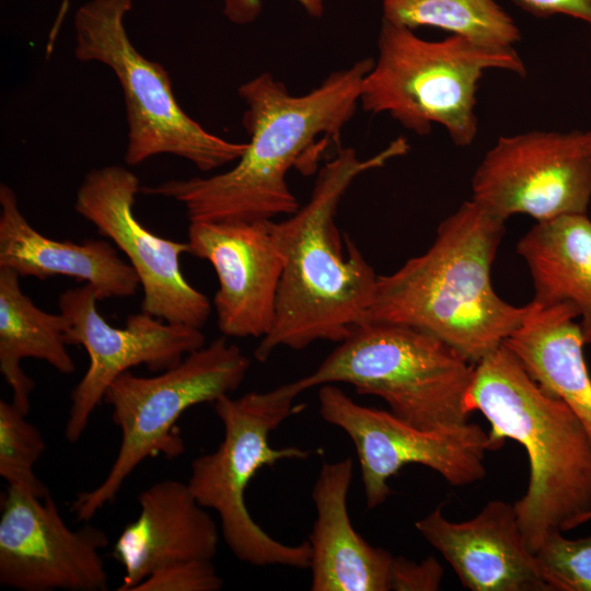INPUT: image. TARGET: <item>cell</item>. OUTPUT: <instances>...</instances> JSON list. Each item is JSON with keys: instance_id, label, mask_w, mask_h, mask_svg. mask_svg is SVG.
Segmentation results:
<instances>
[{"instance_id": "obj_1", "label": "cell", "mask_w": 591, "mask_h": 591, "mask_svg": "<svg viewBox=\"0 0 591 591\" xmlns=\"http://www.w3.org/2000/svg\"><path fill=\"white\" fill-rule=\"evenodd\" d=\"M363 58L327 76L303 95H292L268 72L244 82L242 123L247 148L232 169L201 177L169 179L140 188L147 196L183 205L189 222H251L294 213L300 204L288 172L317 153L321 136L337 142L360 104L361 86L373 67Z\"/></svg>"}, {"instance_id": "obj_2", "label": "cell", "mask_w": 591, "mask_h": 591, "mask_svg": "<svg viewBox=\"0 0 591 591\" xmlns=\"http://www.w3.org/2000/svg\"><path fill=\"white\" fill-rule=\"evenodd\" d=\"M398 137L360 159L340 149L320 170L309 200L280 222L274 234L283 259L276 313L254 357L264 362L281 347L301 350L318 340L340 343L368 322L378 276L357 244L335 224L338 205L361 174L408 152Z\"/></svg>"}, {"instance_id": "obj_3", "label": "cell", "mask_w": 591, "mask_h": 591, "mask_svg": "<svg viewBox=\"0 0 591 591\" xmlns=\"http://www.w3.org/2000/svg\"><path fill=\"white\" fill-rule=\"evenodd\" d=\"M505 221L473 199L463 202L424 254L378 276L368 322L428 333L478 363L503 345L526 311L503 301L491 283Z\"/></svg>"}, {"instance_id": "obj_4", "label": "cell", "mask_w": 591, "mask_h": 591, "mask_svg": "<svg viewBox=\"0 0 591 591\" xmlns=\"http://www.w3.org/2000/svg\"><path fill=\"white\" fill-rule=\"evenodd\" d=\"M466 405L490 424L496 449L512 439L526 451L529 485L513 508L529 548L576 528L591 510V442L573 412L543 392L505 345L475 364Z\"/></svg>"}, {"instance_id": "obj_5", "label": "cell", "mask_w": 591, "mask_h": 591, "mask_svg": "<svg viewBox=\"0 0 591 591\" xmlns=\"http://www.w3.org/2000/svg\"><path fill=\"white\" fill-rule=\"evenodd\" d=\"M475 364L441 339L413 327L367 322L338 343L310 374L286 387L293 395L347 383L383 399L417 428L438 430L467 422Z\"/></svg>"}, {"instance_id": "obj_6", "label": "cell", "mask_w": 591, "mask_h": 591, "mask_svg": "<svg viewBox=\"0 0 591 591\" xmlns=\"http://www.w3.org/2000/svg\"><path fill=\"white\" fill-rule=\"evenodd\" d=\"M487 69L526 74L514 48L486 47L456 35L426 40L382 19L378 58L363 79L360 105L389 114L418 136L441 125L454 144L468 147L477 135L476 91Z\"/></svg>"}, {"instance_id": "obj_7", "label": "cell", "mask_w": 591, "mask_h": 591, "mask_svg": "<svg viewBox=\"0 0 591 591\" xmlns=\"http://www.w3.org/2000/svg\"><path fill=\"white\" fill-rule=\"evenodd\" d=\"M134 0H91L74 14L76 59L100 62L117 78L124 95L127 144L124 160L135 166L171 154L210 172L236 162L247 143L232 142L188 116L177 102L163 65L131 43L125 16Z\"/></svg>"}, {"instance_id": "obj_8", "label": "cell", "mask_w": 591, "mask_h": 591, "mask_svg": "<svg viewBox=\"0 0 591 591\" xmlns=\"http://www.w3.org/2000/svg\"><path fill=\"white\" fill-rule=\"evenodd\" d=\"M296 395L280 385L267 392H248L241 397L223 395L213 408L223 426L218 448L194 459L187 485L195 499L220 519L223 538L241 561L254 566H286L309 569L308 541L285 544L254 521L245 503V490L264 466L282 460H303L310 451L299 447L275 449L270 433L299 412Z\"/></svg>"}, {"instance_id": "obj_9", "label": "cell", "mask_w": 591, "mask_h": 591, "mask_svg": "<svg viewBox=\"0 0 591 591\" xmlns=\"http://www.w3.org/2000/svg\"><path fill=\"white\" fill-rule=\"evenodd\" d=\"M248 368L250 359L239 346L220 337L161 374L139 376L127 371L119 375L103 401L112 407L121 443L104 480L77 495L71 506L76 518L89 521L112 502L125 479L146 459L181 456L185 445L175 424L182 414L235 391Z\"/></svg>"}, {"instance_id": "obj_10", "label": "cell", "mask_w": 591, "mask_h": 591, "mask_svg": "<svg viewBox=\"0 0 591 591\" xmlns=\"http://www.w3.org/2000/svg\"><path fill=\"white\" fill-rule=\"evenodd\" d=\"M318 413L352 441L361 472L367 507L374 509L392 494L389 479L404 466H426L453 486L486 475L485 455L497 450L477 424L451 428H417L391 412L359 405L335 384L320 386Z\"/></svg>"}, {"instance_id": "obj_11", "label": "cell", "mask_w": 591, "mask_h": 591, "mask_svg": "<svg viewBox=\"0 0 591 591\" xmlns=\"http://www.w3.org/2000/svg\"><path fill=\"white\" fill-rule=\"evenodd\" d=\"M591 131L499 137L472 177V199L507 220L586 215L591 200Z\"/></svg>"}, {"instance_id": "obj_12", "label": "cell", "mask_w": 591, "mask_h": 591, "mask_svg": "<svg viewBox=\"0 0 591 591\" xmlns=\"http://www.w3.org/2000/svg\"><path fill=\"white\" fill-rule=\"evenodd\" d=\"M140 188L138 176L121 165L94 169L77 190L74 210L126 255L143 291L141 311L201 328L211 304L182 273L181 256L190 254L189 244L161 237L138 220L134 206Z\"/></svg>"}, {"instance_id": "obj_13", "label": "cell", "mask_w": 591, "mask_h": 591, "mask_svg": "<svg viewBox=\"0 0 591 591\" xmlns=\"http://www.w3.org/2000/svg\"><path fill=\"white\" fill-rule=\"evenodd\" d=\"M97 301L94 290L85 283L58 298L60 313L67 321V345H80L89 356L88 370L70 395L65 437L71 443L80 439L91 415L119 375L140 364L151 371H164L206 343L200 328L167 323L143 311L130 314L125 327H114L99 313Z\"/></svg>"}, {"instance_id": "obj_14", "label": "cell", "mask_w": 591, "mask_h": 591, "mask_svg": "<svg viewBox=\"0 0 591 591\" xmlns=\"http://www.w3.org/2000/svg\"><path fill=\"white\" fill-rule=\"evenodd\" d=\"M106 533L71 530L55 501L9 486L0 515V584L20 591H104Z\"/></svg>"}, {"instance_id": "obj_15", "label": "cell", "mask_w": 591, "mask_h": 591, "mask_svg": "<svg viewBox=\"0 0 591 591\" xmlns=\"http://www.w3.org/2000/svg\"><path fill=\"white\" fill-rule=\"evenodd\" d=\"M274 220L189 222L190 254L217 274V323L228 337H260L270 331L283 259Z\"/></svg>"}, {"instance_id": "obj_16", "label": "cell", "mask_w": 591, "mask_h": 591, "mask_svg": "<svg viewBox=\"0 0 591 591\" xmlns=\"http://www.w3.org/2000/svg\"><path fill=\"white\" fill-rule=\"evenodd\" d=\"M415 528L471 591H549L513 503L490 500L463 522L448 520L437 507Z\"/></svg>"}, {"instance_id": "obj_17", "label": "cell", "mask_w": 591, "mask_h": 591, "mask_svg": "<svg viewBox=\"0 0 591 591\" xmlns=\"http://www.w3.org/2000/svg\"><path fill=\"white\" fill-rule=\"evenodd\" d=\"M138 502V518L125 526L113 548L125 570L118 591H132L155 570L177 561L212 560L218 526L187 483L160 480L141 491Z\"/></svg>"}, {"instance_id": "obj_18", "label": "cell", "mask_w": 591, "mask_h": 591, "mask_svg": "<svg viewBox=\"0 0 591 591\" xmlns=\"http://www.w3.org/2000/svg\"><path fill=\"white\" fill-rule=\"evenodd\" d=\"M350 457L322 465L312 489L316 519L309 536L312 591H390L394 556L368 543L347 507Z\"/></svg>"}, {"instance_id": "obj_19", "label": "cell", "mask_w": 591, "mask_h": 591, "mask_svg": "<svg viewBox=\"0 0 591 591\" xmlns=\"http://www.w3.org/2000/svg\"><path fill=\"white\" fill-rule=\"evenodd\" d=\"M0 267L22 278L66 276L89 285L97 300L132 297L140 287L132 266L109 241H57L38 232L19 207L15 192L0 185Z\"/></svg>"}, {"instance_id": "obj_20", "label": "cell", "mask_w": 591, "mask_h": 591, "mask_svg": "<svg viewBox=\"0 0 591 591\" xmlns=\"http://www.w3.org/2000/svg\"><path fill=\"white\" fill-rule=\"evenodd\" d=\"M577 310L568 303L533 301L503 345L547 395L563 401L579 418L591 442V376Z\"/></svg>"}, {"instance_id": "obj_21", "label": "cell", "mask_w": 591, "mask_h": 591, "mask_svg": "<svg viewBox=\"0 0 591 591\" xmlns=\"http://www.w3.org/2000/svg\"><path fill=\"white\" fill-rule=\"evenodd\" d=\"M540 305L568 303L580 317L586 344H591V220L567 215L537 222L517 245Z\"/></svg>"}, {"instance_id": "obj_22", "label": "cell", "mask_w": 591, "mask_h": 591, "mask_svg": "<svg viewBox=\"0 0 591 591\" xmlns=\"http://www.w3.org/2000/svg\"><path fill=\"white\" fill-rule=\"evenodd\" d=\"M14 270L0 267V372L13 393L12 403L27 415L34 381L24 372L25 358L43 360L62 374L76 364L67 350L65 316L35 305Z\"/></svg>"}, {"instance_id": "obj_23", "label": "cell", "mask_w": 591, "mask_h": 591, "mask_svg": "<svg viewBox=\"0 0 591 591\" xmlns=\"http://www.w3.org/2000/svg\"><path fill=\"white\" fill-rule=\"evenodd\" d=\"M383 19L413 31L437 27L486 47L513 48L521 39L495 0H383Z\"/></svg>"}, {"instance_id": "obj_24", "label": "cell", "mask_w": 591, "mask_h": 591, "mask_svg": "<svg viewBox=\"0 0 591 591\" xmlns=\"http://www.w3.org/2000/svg\"><path fill=\"white\" fill-rule=\"evenodd\" d=\"M25 416L13 403L0 401V475L8 486L44 498L49 491L35 475L34 465L46 445L39 430Z\"/></svg>"}, {"instance_id": "obj_25", "label": "cell", "mask_w": 591, "mask_h": 591, "mask_svg": "<svg viewBox=\"0 0 591 591\" xmlns=\"http://www.w3.org/2000/svg\"><path fill=\"white\" fill-rule=\"evenodd\" d=\"M534 554L549 591H591V535L568 538L552 531Z\"/></svg>"}, {"instance_id": "obj_26", "label": "cell", "mask_w": 591, "mask_h": 591, "mask_svg": "<svg viewBox=\"0 0 591 591\" xmlns=\"http://www.w3.org/2000/svg\"><path fill=\"white\" fill-rule=\"evenodd\" d=\"M222 586L212 560L193 559L155 570L132 591H218Z\"/></svg>"}, {"instance_id": "obj_27", "label": "cell", "mask_w": 591, "mask_h": 591, "mask_svg": "<svg viewBox=\"0 0 591 591\" xmlns=\"http://www.w3.org/2000/svg\"><path fill=\"white\" fill-rule=\"evenodd\" d=\"M443 568L433 557L420 563L395 557L391 573V590L393 591H436L439 590Z\"/></svg>"}, {"instance_id": "obj_28", "label": "cell", "mask_w": 591, "mask_h": 591, "mask_svg": "<svg viewBox=\"0 0 591 591\" xmlns=\"http://www.w3.org/2000/svg\"><path fill=\"white\" fill-rule=\"evenodd\" d=\"M513 2L535 16L563 14L591 25V0H513Z\"/></svg>"}, {"instance_id": "obj_29", "label": "cell", "mask_w": 591, "mask_h": 591, "mask_svg": "<svg viewBox=\"0 0 591 591\" xmlns=\"http://www.w3.org/2000/svg\"><path fill=\"white\" fill-rule=\"evenodd\" d=\"M224 15L234 24L253 22L262 11V0H223ZM309 15L318 18L323 14V0H297Z\"/></svg>"}, {"instance_id": "obj_30", "label": "cell", "mask_w": 591, "mask_h": 591, "mask_svg": "<svg viewBox=\"0 0 591 591\" xmlns=\"http://www.w3.org/2000/svg\"><path fill=\"white\" fill-rule=\"evenodd\" d=\"M591 521V510H589L587 513H584L583 515H581L578 521H577V526L583 524V523H587Z\"/></svg>"}, {"instance_id": "obj_31", "label": "cell", "mask_w": 591, "mask_h": 591, "mask_svg": "<svg viewBox=\"0 0 591 591\" xmlns=\"http://www.w3.org/2000/svg\"><path fill=\"white\" fill-rule=\"evenodd\" d=\"M590 149H591V147H590Z\"/></svg>"}]
</instances>
